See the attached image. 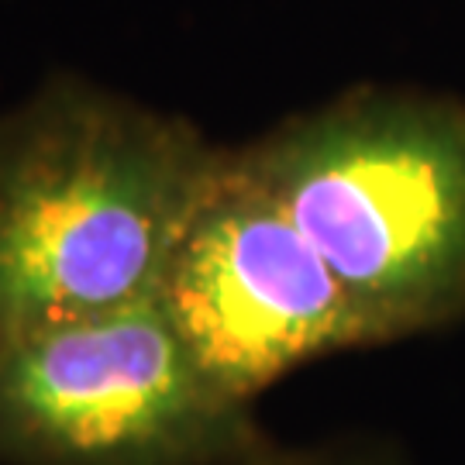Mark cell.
Wrapping results in <instances>:
<instances>
[{
    "instance_id": "5b68a950",
    "label": "cell",
    "mask_w": 465,
    "mask_h": 465,
    "mask_svg": "<svg viewBox=\"0 0 465 465\" xmlns=\"http://www.w3.org/2000/svg\"><path fill=\"white\" fill-rule=\"evenodd\" d=\"M234 465H386L382 455L362 449H314V451H282L269 441L262 451Z\"/></svg>"
},
{
    "instance_id": "3957f363",
    "label": "cell",
    "mask_w": 465,
    "mask_h": 465,
    "mask_svg": "<svg viewBox=\"0 0 465 465\" xmlns=\"http://www.w3.org/2000/svg\"><path fill=\"white\" fill-rule=\"evenodd\" d=\"M266 445L155 297L0 341V465H234Z\"/></svg>"
},
{
    "instance_id": "277c9868",
    "label": "cell",
    "mask_w": 465,
    "mask_h": 465,
    "mask_svg": "<svg viewBox=\"0 0 465 465\" xmlns=\"http://www.w3.org/2000/svg\"><path fill=\"white\" fill-rule=\"evenodd\" d=\"M155 300L200 369L242 403L376 334L238 149H221Z\"/></svg>"
},
{
    "instance_id": "7a4b0ae2",
    "label": "cell",
    "mask_w": 465,
    "mask_h": 465,
    "mask_svg": "<svg viewBox=\"0 0 465 465\" xmlns=\"http://www.w3.org/2000/svg\"><path fill=\"white\" fill-rule=\"evenodd\" d=\"M238 152L376 345L465 314V100L362 86Z\"/></svg>"
},
{
    "instance_id": "6da1fadb",
    "label": "cell",
    "mask_w": 465,
    "mask_h": 465,
    "mask_svg": "<svg viewBox=\"0 0 465 465\" xmlns=\"http://www.w3.org/2000/svg\"><path fill=\"white\" fill-rule=\"evenodd\" d=\"M221 149L76 76L0 114V341L155 297Z\"/></svg>"
}]
</instances>
